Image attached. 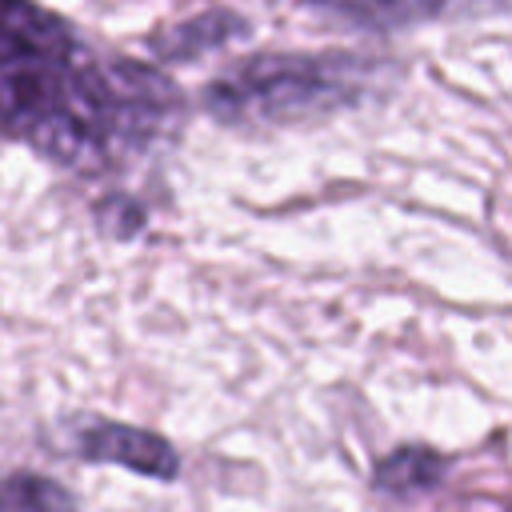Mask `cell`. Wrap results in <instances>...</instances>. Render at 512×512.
I'll return each mask as SVG.
<instances>
[{
	"label": "cell",
	"mask_w": 512,
	"mask_h": 512,
	"mask_svg": "<svg viewBox=\"0 0 512 512\" xmlns=\"http://www.w3.org/2000/svg\"><path fill=\"white\" fill-rule=\"evenodd\" d=\"M448 476V460L428 448V444H400L392 448L376 472H372V484L396 500H420V496H432Z\"/></svg>",
	"instance_id": "cell-6"
},
{
	"label": "cell",
	"mask_w": 512,
	"mask_h": 512,
	"mask_svg": "<svg viewBox=\"0 0 512 512\" xmlns=\"http://www.w3.org/2000/svg\"><path fill=\"white\" fill-rule=\"evenodd\" d=\"M248 16H240L236 8H224V4H212L188 20H176L172 28L156 32L148 44L160 60H200L240 36H248Z\"/></svg>",
	"instance_id": "cell-5"
},
{
	"label": "cell",
	"mask_w": 512,
	"mask_h": 512,
	"mask_svg": "<svg viewBox=\"0 0 512 512\" xmlns=\"http://www.w3.org/2000/svg\"><path fill=\"white\" fill-rule=\"evenodd\" d=\"M184 116L152 64L96 52L36 0H0V136L80 176L148 156Z\"/></svg>",
	"instance_id": "cell-1"
},
{
	"label": "cell",
	"mask_w": 512,
	"mask_h": 512,
	"mask_svg": "<svg viewBox=\"0 0 512 512\" xmlns=\"http://www.w3.org/2000/svg\"><path fill=\"white\" fill-rule=\"evenodd\" d=\"M384 80L364 52H260L204 84V112L228 128H300L360 108Z\"/></svg>",
	"instance_id": "cell-2"
},
{
	"label": "cell",
	"mask_w": 512,
	"mask_h": 512,
	"mask_svg": "<svg viewBox=\"0 0 512 512\" xmlns=\"http://www.w3.org/2000/svg\"><path fill=\"white\" fill-rule=\"evenodd\" d=\"M0 512H80L68 484L44 472H8L0 476Z\"/></svg>",
	"instance_id": "cell-7"
},
{
	"label": "cell",
	"mask_w": 512,
	"mask_h": 512,
	"mask_svg": "<svg viewBox=\"0 0 512 512\" xmlns=\"http://www.w3.org/2000/svg\"><path fill=\"white\" fill-rule=\"evenodd\" d=\"M72 452L88 464H116L152 480L180 476V452L160 432L120 424V420H84L72 436Z\"/></svg>",
	"instance_id": "cell-3"
},
{
	"label": "cell",
	"mask_w": 512,
	"mask_h": 512,
	"mask_svg": "<svg viewBox=\"0 0 512 512\" xmlns=\"http://www.w3.org/2000/svg\"><path fill=\"white\" fill-rule=\"evenodd\" d=\"M296 4L320 8L332 20L364 32H404L416 24H440V20L512 8V0H296Z\"/></svg>",
	"instance_id": "cell-4"
}]
</instances>
